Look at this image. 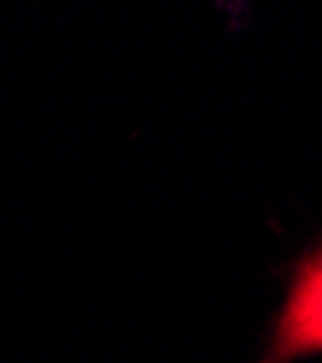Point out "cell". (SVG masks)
Wrapping results in <instances>:
<instances>
[{
	"mask_svg": "<svg viewBox=\"0 0 322 363\" xmlns=\"http://www.w3.org/2000/svg\"><path fill=\"white\" fill-rule=\"evenodd\" d=\"M322 352V250L305 259L273 331L261 363H290L294 357Z\"/></svg>",
	"mask_w": 322,
	"mask_h": 363,
	"instance_id": "1",
	"label": "cell"
}]
</instances>
